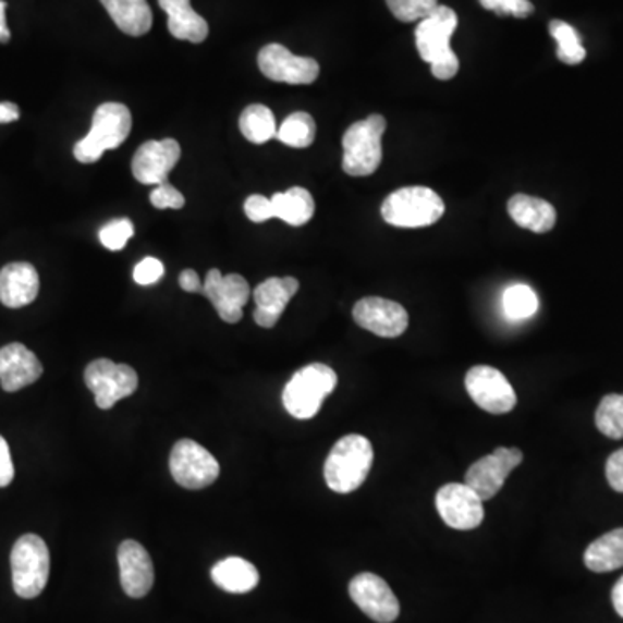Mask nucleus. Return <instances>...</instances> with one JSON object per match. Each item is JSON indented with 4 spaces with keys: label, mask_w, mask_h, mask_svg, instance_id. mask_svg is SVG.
<instances>
[{
    "label": "nucleus",
    "mask_w": 623,
    "mask_h": 623,
    "mask_svg": "<svg viewBox=\"0 0 623 623\" xmlns=\"http://www.w3.org/2000/svg\"><path fill=\"white\" fill-rule=\"evenodd\" d=\"M523 463V452L516 447H498L492 454L485 455L467 469L464 484L480 496L481 501H490L501 492L508 476L514 467Z\"/></svg>",
    "instance_id": "obj_10"
},
{
    "label": "nucleus",
    "mask_w": 623,
    "mask_h": 623,
    "mask_svg": "<svg viewBox=\"0 0 623 623\" xmlns=\"http://www.w3.org/2000/svg\"><path fill=\"white\" fill-rule=\"evenodd\" d=\"M14 593L23 599H34L42 594L51 572V554L44 539L26 534L14 543L11 551Z\"/></svg>",
    "instance_id": "obj_7"
},
{
    "label": "nucleus",
    "mask_w": 623,
    "mask_h": 623,
    "mask_svg": "<svg viewBox=\"0 0 623 623\" xmlns=\"http://www.w3.org/2000/svg\"><path fill=\"white\" fill-rule=\"evenodd\" d=\"M611 601H613L616 613L623 619V577L616 582L615 587L611 590Z\"/></svg>",
    "instance_id": "obj_43"
},
{
    "label": "nucleus",
    "mask_w": 623,
    "mask_h": 623,
    "mask_svg": "<svg viewBox=\"0 0 623 623\" xmlns=\"http://www.w3.org/2000/svg\"><path fill=\"white\" fill-rule=\"evenodd\" d=\"M505 316L513 320L528 319L539 310V298L527 284H514L502 296Z\"/></svg>",
    "instance_id": "obj_31"
},
{
    "label": "nucleus",
    "mask_w": 623,
    "mask_h": 623,
    "mask_svg": "<svg viewBox=\"0 0 623 623\" xmlns=\"http://www.w3.org/2000/svg\"><path fill=\"white\" fill-rule=\"evenodd\" d=\"M270 201L274 207L276 217L293 228L305 225L316 211V201L304 187H291L284 193H276Z\"/></svg>",
    "instance_id": "obj_27"
},
{
    "label": "nucleus",
    "mask_w": 623,
    "mask_h": 623,
    "mask_svg": "<svg viewBox=\"0 0 623 623\" xmlns=\"http://www.w3.org/2000/svg\"><path fill=\"white\" fill-rule=\"evenodd\" d=\"M258 68L269 81L290 85L314 84L320 73L314 58L295 56L281 44H269L258 52Z\"/></svg>",
    "instance_id": "obj_13"
},
{
    "label": "nucleus",
    "mask_w": 623,
    "mask_h": 623,
    "mask_svg": "<svg viewBox=\"0 0 623 623\" xmlns=\"http://www.w3.org/2000/svg\"><path fill=\"white\" fill-rule=\"evenodd\" d=\"M85 384L94 393L96 405L102 411L117 402L134 395L139 387V376L126 364H114L110 358H97L85 367Z\"/></svg>",
    "instance_id": "obj_8"
},
{
    "label": "nucleus",
    "mask_w": 623,
    "mask_h": 623,
    "mask_svg": "<svg viewBox=\"0 0 623 623\" xmlns=\"http://www.w3.org/2000/svg\"><path fill=\"white\" fill-rule=\"evenodd\" d=\"M203 295L210 300L220 319L236 325L243 319V307L248 304V281L240 274L223 276L219 269H211L205 279Z\"/></svg>",
    "instance_id": "obj_15"
},
{
    "label": "nucleus",
    "mask_w": 623,
    "mask_h": 623,
    "mask_svg": "<svg viewBox=\"0 0 623 623\" xmlns=\"http://www.w3.org/2000/svg\"><path fill=\"white\" fill-rule=\"evenodd\" d=\"M44 367L37 355L22 343H9L0 349V384L8 393L30 387L42 376Z\"/></svg>",
    "instance_id": "obj_19"
},
{
    "label": "nucleus",
    "mask_w": 623,
    "mask_h": 623,
    "mask_svg": "<svg viewBox=\"0 0 623 623\" xmlns=\"http://www.w3.org/2000/svg\"><path fill=\"white\" fill-rule=\"evenodd\" d=\"M181 160V144L175 139L148 141L135 151L132 173L146 186H160Z\"/></svg>",
    "instance_id": "obj_16"
},
{
    "label": "nucleus",
    "mask_w": 623,
    "mask_h": 623,
    "mask_svg": "<svg viewBox=\"0 0 623 623\" xmlns=\"http://www.w3.org/2000/svg\"><path fill=\"white\" fill-rule=\"evenodd\" d=\"M384 131L387 120L381 114H371L350 125L343 135V170L350 178H367L379 169L383 160Z\"/></svg>",
    "instance_id": "obj_5"
},
{
    "label": "nucleus",
    "mask_w": 623,
    "mask_h": 623,
    "mask_svg": "<svg viewBox=\"0 0 623 623\" xmlns=\"http://www.w3.org/2000/svg\"><path fill=\"white\" fill-rule=\"evenodd\" d=\"M245 213L252 222L261 223L274 219L276 211L272 201L261 194H252L245 201Z\"/></svg>",
    "instance_id": "obj_36"
},
{
    "label": "nucleus",
    "mask_w": 623,
    "mask_h": 623,
    "mask_svg": "<svg viewBox=\"0 0 623 623\" xmlns=\"http://www.w3.org/2000/svg\"><path fill=\"white\" fill-rule=\"evenodd\" d=\"M399 22H422L438 8V0H384Z\"/></svg>",
    "instance_id": "obj_33"
},
{
    "label": "nucleus",
    "mask_w": 623,
    "mask_h": 623,
    "mask_svg": "<svg viewBox=\"0 0 623 623\" xmlns=\"http://www.w3.org/2000/svg\"><path fill=\"white\" fill-rule=\"evenodd\" d=\"M149 199H151L152 207L158 208V210H164V208L181 210L186 205V199L182 196L181 191L175 190L169 182L156 186Z\"/></svg>",
    "instance_id": "obj_35"
},
{
    "label": "nucleus",
    "mask_w": 623,
    "mask_h": 623,
    "mask_svg": "<svg viewBox=\"0 0 623 623\" xmlns=\"http://www.w3.org/2000/svg\"><path fill=\"white\" fill-rule=\"evenodd\" d=\"M481 8L487 9V11H492V13L501 14L502 4L504 0H480Z\"/></svg>",
    "instance_id": "obj_45"
},
{
    "label": "nucleus",
    "mask_w": 623,
    "mask_h": 623,
    "mask_svg": "<svg viewBox=\"0 0 623 623\" xmlns=\"http://www.w3.org/2000/svg\"><path fill=\"white\" fill-rule=\"evenodd\" d=\"M316 122L310 114L305 113V111H296L281 123L276 137L290 148L304 149L312 146V143L316 141Z\"/></svg>",
    "instance_id": "obj_29"
},
{
    "label": "nucleus",
    "mask_w": 623,
    "mask_h": 623,
    "mask_svg": "<svg viewBox=\"0 0 623 623\" xmlns=\"http://www.w3.org/2000/svg\"><path fill=\"white\" fill-rule=\"evenodd\" d=\"M530 0H504L499 16L528 17L534 14Z\"/></svg>",
    "instance_id": "obj_40"
},
{
    "label": "nucleus",
    "mask_w": 623,
    "mask_h": 623,
    "mask_svg": "<svg viewBox=\"0 0 623 623\" xmlns=\"http://www.w3.org/2000/svg\"><path fill=\"white\" fill-rule=\"evenodd\" d=\"M40 279L28 261H13L0 270V302L8 308L30 305L38 296Z\"/></svg>",
    "instance_id": "obj_21"
},
{
    "label": "nucleus",
    "mask_w": 623,
    "mask_h": 623,
    "mask_svg": "<svg viewBox=\"0 0 623 623\" xmlns=\"http://www.w3.org/2000/svg\"><path fill=\"white\" fill-rule=\"evenodd\" d=\"M114 25L131 37H143L152 26L148 0H101Z\"/></svg>",
    "instance_id": "obj_24"
},
{
    "label": "nucleus",
    "mask_w": 623,
    "mask_h": 623,
    "mask_svg": "<svg viewBox=\"0 0 623 623\" xmlns=\"http://www.w3.org/2000/svg\"><path fill=\"white\" fill-rule=\"evenodd\" d=\"M211 581L225 593L246 594L258 586L260 575L255 564L243 558L231 557L219 561L211 569Z\"/></svg>",
    "instance_id": "obj_25"
},
{
    "label": "nucleus",
    "mask_w": 623,
    "mask_h": 623,
    "mask_svg": "<svg viewBox=\"0 0 623 623\" xmlns=\"http://www.w3.org/2000/svg\"><path fill=\"white\" fill-rule=\"evenodd\" d=\"M375 451L363 435H346L334 443L325 464V478L329 489L350 493L366 481L371 472Z\"/></svg>",
    "instance_id": "obj_2"
},
{
    "label": "nucleus",
    "mask_w": 623,
    "mask_h": 623,
    "mask_svg": "<svg viewBox=\"0 0 623 623\" xmlns=\"http://www.w3.org/2000/svg\"><path fill=\"white\" fill-rule=\"evenodd\" d=\"M508 211L520 228L528 229L535 234H546L557 225V210L551 203L528 194H514L508 203Z\"/></svg>",
    "instance_id": "obj_22"
},
{
    "label": "nucleus",
    "mask_w": 623,
    "mask_h": 623,
    "mask_svg": "<svg viewBox=\"0 0 623 623\" xmlns=\"http://www.w3.org/2000/svg\"><path fill=\"white\" fill-rule=\"evenodd\" d=\"M338 376L326 364H308L293 375L282 392V404L296 419L317 416L326 396L334 392Z\"/></svg>",
    "instance_id": "obj_4"
},
{
    "label": "nucleus",
    "mask_w": 623,
    "mask_h": 623,
    "mask_svg": "<svg viewBox=\"0 0 623 623\" xmlns=\"http://www.w3.org/2000/svg\"><path fill=\"white\" fill-rule=\"evenodd\" d=\"M179 282H181L182 290L187 291V293H199L203 290L198 272L193 269L184 270Z\"/></svg>",
    "instance_id": "obj_41"
},
{
    "label": "nucleus",
    "mask_w": 623,
    "mask_h": 623,
    "mask_svg": "<svg viewBox=\"0 0 623 623\" xmlns=\"http://www.w3.org/2000/svg\"><path fill=\"white\" fill-rule=\"evenodd\" d=\"M596 426L602 435L613 440L623 438V393L604 396L596 411Z\"/></svg>",
    "instance_id": "obj_32"
},
{
    "label": "nucleus",
    "mask_w": 623,
    "mask_h": 623,
    "mask_svg": "<svg viewBox=\"0 0 623 623\" xmlns=\"http://www.w3.org/2000/svg\"><path fill=\"white\" fill-rule=\"evenodd\" d=\"M438 514L454 530H475L485 518L484 501L466 484H447L435 498Z\"/></svg>",
    "instance_id": "obj_12"
},
{
    "label": "nucleus",
    "mask_w": 623,
    "mask_h": 623,
    "mask_svg": "<svg viewBox=\"0 0 623 623\" xmlns=\"http://www.w3.org/2000/svg\"><path fill=\"white\" fill-rule=\"evenodd\" d=\"M132 236H134V223L129 219L113 220V222L106 223L105 228L99 231L101 245L111 252L125 248Z\"/></svg>",
    "instance_id": "obj_34"
},
{
    "label": "nucleus",
    "mask_w": 623,
    "mask_h": 623,
    "mask_svg": "<svg viewBox=\"0 0 623 623\" xmlns=\"http://www.w3.org/2000/svg\"><path fill=\"white\" fill-rule=\"evenodd\" d=\"M445 203L430 187H402L390 194L381 207V216L390 225L404 229L428 228L442 219Z\"/></svg>",
    "instance_id": "obj_6"
},
{
    "label": "nucleus",
    "mask_w": 623,
    "mask_h": 623,
    "mask_svg": "<svg viewBox=\"0 0 623 623\" xmlns=\"http://www.w3.org/2000/svg\"><path fill=\"white\" fill-rule=\"evenodd\" d=\"M14 480V464L5 438L0 435V489H4Z\"/></svg>",
    "instance_id": "obj_39"
},
{
    "label": "nucleus",
    "mask_w": 623,
    "mask_h": 623,
    "mask_svg": "<svg viewBox=\"0 0 623 623\" xmlns=\"http://www.w3.org/2000/svg\"><path fill=\"white\" fill-rule=\"evenodd\" d=\"M240 131L253 144H264L278 134L276 117L264 105H252L240 117Z\"/></svg>",
    "instance_id": "obj_28"
},
{
    "label": "nucleus",
    "mask_w": 623,
    "mask_h": 623,
    "mask_svg": "<svg viewBox=\"0 0 623 623\" xmlns=\"http://www.w3.org/2000/svg\"><path fill=\"white\" fill-rule=\"evenodd\" d=\"M300 282L295 278H269L260 282L253 293L255 298V322L260 328H274L281 319L282 312L290 304V300L296 295Z\"/></svg>",
    "instance_id": "obj_20"
},
{
    "label": "nucleus",
    "mask_w": 623,
    "mask_h": 623,
    "mask_svg": "<svg viewBox=\"0 0 623 623\" xmlns=\"http://www.w3.org/2000/svg\"><path fill=\"white\" fill-rule=\"evenodd\" d=\"M173 480L187 490L210 487L219 478L220 466L216 457L194 440H179L170 454Z\"/></svg>",
    "instance_id": "obj_9"
},
{
    "label": "nucleus",
    "mask_w": 623,
    "mask_h": 623,
    "mask_svg": "<svg viewBox=\"0 0 623 623\" xmlns=\"http://www.w3.org/2000/svg\"><path fill=\"white\" fill-rule=\"evenodd\" d=\"M132 131L131 110L122 102H105L94 113L93 126L73 148L81 163H96L105 151L119 148Z\"/></svg>",
    "instance_id": "obj_3"
},
{
    "label": "nucleus",
    "mask_w": 623,
    "mask_h": 623,
    "mask_svg": "<svg viewBox=\"0 0 623 623\" xmlns=\"http://www.w3.org/2000/svg\"><path fill=\"white\" fill-rule=\"evenodd\" d=\"M164 274V267L158 258H144L134 269V281L141 286H151L160 281Z\"/></svg>",
    "instance_id": "obj_37"
},
{
    "label": "nucleus",
    "mask_w": 623,
    "mask_h": 623,
    "mask_svg": "<svg viewBox=\"0 0 623 623\" xmlns=\"http://www.w3.org/2000/svg\"><path fill=\"white\" fill-rule=\"evenodd\" d=\"M549 32L558 42L557 54L561 63L573 66V64H581L582 61L586 60V49L582 46L581 37L572 25L554 20V22L549 23Z\"/></svg>",
    "instance_id": "obj_30"
},
{
    "label": "nucleus",
    "mask_w": 623,
    "mask_h": 623,
    "mask_svg": "<svg viewBox=\"0 0 623 623\" xmlns=\"http://www.w3.org/2000/svg\"><path fill=\"white\" fill-rule=\"evenodd\" d=\"M457 28L454 9L438 5L416 28V47L422 60L430 64L438 81H451L460 72V58L452 51L451 38Z\"/></svg>",
    "instance_id": "obj_1"
},
{
    "label": "nucleus",
    "mask_w": 623,
    "mask_h": 623,
    "mask_svg": "<svg viewBox=\"0 0 623 623\" xmlns=\"http://www.w3.org/2000/svg\"><path fill=\"white\" fill-rule=\"evenodd\" d=\"M119 566L120 584L129 598H144L152 589L155 569L151 557L137 540L120 543Z\"/></svg>",
    "instance_id": "obj_18"
},
{
    "label": "nucleus",
    "mask_w": 623,
    "mask_h": 623,
    "mask_svg": "<svg viewBox=\"0 0 623 623\" xmlns=\"http://www.w3.org/2000/svg\"><path fill=\"white\" fill-rule=\"evenodd\" d=\"M354 320L361 328L381 338H396L405 333L408 314L392 300L367 296L354 307Z\"/></svg>",
    "instance_id": "obj_17"
},
{
    "label": "nucleus",
    "mask_w": 623,
    "mask_h": 623,
    "mask_svg": "<svg viewBox=\"0 0 623 623\" xmlns=\"http://www.w3.org/2000/svg\"><path fill=\"white\" fill-rule=\"evenodd\" d=\"M20 119V108L14 102H0V123L16 122Z\"/></svg>",
    "instance_id": "obj_42"
},
{
    "label": "nucleus",
    "mask_w": 623,
    "mask_h": 623,
    "mask_svg": "<svg viewBox=\"0 0 623 623\" xmlns=\"http://www.w3.org/2000/svg\"><path fill=\"white\" fill-rule=\"evenodd\" d=\"M466 390L485 413L508 414L516 407V392L504 375L490 366H475L467 371Z\"/></svg>",
    "instance_id": "obj_11"
},
{
    "label": "nucleus",
    "mask_w": 623,
    "mask_h": 623,
    "mask_svg": "<svg viewBox=\"0 0 623 623\" xmlns=\"http://www.w3.org/2000/svg\"><path fill=\"white\" fill-rule=\"evenodd\" d=\"M584 563L590 572L607 573L623 566V528L608 532L594 540L584 554Z\"/></svg>",
    "instance_id": "obj_26"
},
{
    "label": "nucleus",
    "mask_w": 623,
    "mask_h": 623,
    "mask_svg": "<svg viewBox=\"0 0 623 623\" xmlns=\"http://www.w3.org/2000/svg\"><path fill=\"white\" fill-rule=\"evenodd\" d=\"M158 4L169 14V32L173 37L193 44L207 40L210 34L207 20L191 8L190 0H158Z\"/></svg>",
    "instance_id": "obj_23"
},
{
    "label": "nucleus",
    "mask_w": 623,
    "mask_h": 623,
    "mask_svg": "<svg viewBox=\"0 0 623 623\" xmlns=\"http://www.w3.org/2000/svg\"><path fill=\"white\" fill-rule=\"evenodd\" d=\"M350 598L378 623H392L399 619L401 604L383 578L375 573H358L349 586Z\"/></svg>",
    "instance_id": "obj_14"
},
{
    "label": "nucleus",
    "mask_w": 623,
    "mask_h": 623,
    "mask_svg": "<svg viewBox=\"0 0 623 623\" xmlns=\"http://www.w3.org/2000/svg\"><path fill=\"white\" fill-rule=\"evenodd\" d=\"M5 9L8 2L0 0V42L8 44L11 40V32H9L8 23H5Z\"/></svg>",
    "instance_id": "obj_44"
},
{
    "label": "nucleus",
    "mask_w": 623,
    "mask_h": 623,
    "mask_svg": "<svg viewBox=\"0 0 623 623\" xmlns=\"http://www.w3.org/2000/svg\"><path fill=\"white\" fill-rule=\"evenodd\" d=\"M607 478L611 489L623 493V449L608 457Z\"/></svg>",
    "instance_id": "obj_38"
}]
</instances>
